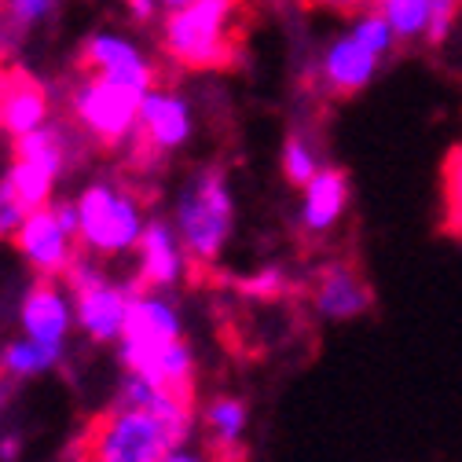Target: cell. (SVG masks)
<instances>
[{"instance_id": "2e32d148", "label": "cell", "mask_w": 462, "mask_h": 462, "mask_svg": "<svg viewBox=\"0 0 462 462\" xmlns=\"http://www.w3.org/2000/svg\"><path fill=\"white\" fill-rule=\"evenodd\" d=\"M349 213V177L337 165H323L316 177L301 188V231L312 239H323L341 224V217Z\"/></svg>"}, {"instance_id": "30bf717a", "label": "cell", "mask_w": 462, "mask_h": 462, "mask_svg": "<svg viewBox=\"0 0 462 462\" xmlns=\"http://www.w3.org/2000/svg\"><path fill=\"white\" fill-rule=\"evenodd\" d=\"M81 70L143 88V92L158 85V67L143 51V44H136L129 33H118V30H96L81 41Z\"/></svg>"}, {"instance_id": "5bb4252c", "label": "cell", "mask_w": 462, "mask_h": 462, "mask_svg": "<svg viewBox=\"0 0 462 462\" xmlns=\"http://www.w3.org/2000/svg\"><path fill=\"white\" fill-rule=\"evenodd\" d=\"M136 257H140L136 279L140 286H151V291H172V286H180V279L191 268V257L177 236V227L165 217H147Z\"/></svg>"}, {"instance_id": "d4e9b609", "label": "cell", "mask_w": 462, "mask_h": 462, "mask_svg": "<svg viewBox=\"0 0 462 462\" xmlns=\"http://www.w3.org/2000/svg\"><path fill=\"white\" fill-rule=\"evenodd\" d=\"M286 291H291V272H286L282 264H264L257 268L246 282H243V294L257 298V301H275L282 298Z\"/></svg>"}, {"instance_id": "ba28073f", "label": "cell", "mask_w": 462, "mask_h": 462, "mask_svg": "<svg viewBox=\"0 0 462 462\" xmlns=\"http://www.w3.org/2000/svg\"><path fill=\"white\" fill-rule=\"evenodd\" d=\"M15 250L37 275L63 279L67 268L78 261V202H48L41 209H30L23 227L15 231Z\"/></svg>"}, {"instance_id": "f1b7e54d", "label": "cell", "mask_w": 462, "mask_h": 462, "mask_svg": "<svg viewBox=\"0 0 462 462\" xmlns=\"http://www.w3.org/2000/svg\"><path fill=\"white\" fill-rule=\"evenodd\" d=\"M122 5H125L129 19H133L136 26H151V23L158 19V12H162L158 0H122Z\"/></svg>"}, {"instance_id": "e575fe53", "label": "cell", "mask_w": 462, "mask_h": 462, "mask_svg": "<svg viewBox=\"0 0 462 462\" xmlns=\"http://www.w3.org/2000/svg\"><path fill=\"white\" fill-rule=\"evenodd\" d=\"M0 78H5V67H0Z\"/></svg>"}, {"instance_id": "7a4b0ae2", "label": "cell", "mask_w": 462, "mask_h": 462, "mask_svg": "<svg viewBox=\"0 0 462 462\" xmlns=\"http://www.w3.org/2000/svg\"><path fill=\"white\" fill-rule=\"evenodd\" d=\"M195 422V403L151 411L118 400L81 433L78 448L70 451V462H158L169 448L191 437Z\"/></svg>"}, {"instance_id": "9c48e42d", "label": "cell", "mask_w": 462, "mask_h": 462, "mask_svg": "<svg viewBox=\"0 0 462 462\" xmlns=\"http://www.w3.org/2000/svg\"><path fill=\"white\" fill-rule=\"evenodd\" d=\"M195 136V114H191V103L172 92V88H147L143 99H140V125L133 133V140L125 143L129 147V158L133 165L140 169H151L158 165L165 154L188 147Z\"/></svg>"}, {"instance_id": "cb8c5ba5", "label": "cell", "mask_w": 462, "mask_h": 462, "mask_svg": "<svg viewBox=\"0 0 462 462\" xmlns=\"http://www.w3.org/2000/svg\"><path fill=\"white\" fill-rule=\"evenodd\" d=\"M444 224L462 231V143L444 162Z\"/></svg>"}, {"instance_id": "83f0119b", "label": "cell", "mask_w": 462, "mask_h": 462, "mask_svg": "<svg viewBox=\"0 0 462 462\" xmlns=\"http://www.w3.org/2000/svg\"><path fill=\"white\" fill-rule=\"evenodd\" d=\"M301 5L316 12H330V15H356L367 8V0H301Z\"/></svg>"}, {"instance_id": "e0dca14e", "label": "cell", "mask_w": 462, "mask_h": 462, "mask_svg": "<svg viewBox=\"0 0 462 462\" xmlns=\"http://www.w3.org/2000/svg\"><path fill=\"white\" fill-rule=\"evenodd\" d=\"M246 426H250V408L239 396H213L202 408V430H206L209 444L224 455L243 444Z\"/></svg>"}, {"instance_id": "484cf974", "label": "cell", "mask_w": 462, "mask_h": 462, "mask_svg": "<svg viewBox=\"0 0 462 462\" xmlns=\"http://www.w3.org/2000/svg\"><path fill=\"white\" fill-rule=\"evenodd\" d=\"M26 206L23 199L15 195V188L8 184V177H0V243H12L15 239V231L23 227L26 220Z\"/></svg>"}, {"instance_id": "f546056e", "label": "cell", "mask_w": 462, "mask_h": 462, "mask_svg": "<svg viewBox=\"0 0 462 462\" xmlns=\"http://www.w3.org/2000/svg\"><path fill=\"white\" fill-rule=\"evenodd\" d=\"M158 462H209V455L199 451V448H188V440H184V444H177V448H169Z\"/></svg>"}, {"instance_id": "ac0fdd59", "label": "cell", "mask_w": 462, "mask_h": 462, "mask_svg": "<svg viewBox=\"0 0 462 462\" xmlns=\"http://www.w3.org/2000/svg\"><path fill=\"white\" fill-rule=\"evenodd\" d=\"M67 349L60 345H44V341H33V337H15L0 349V378L5 382H23V378H37V374H48L51 367H60Z\"/></svg>"}, {"instance_id": "d6986e66", "label": "cell", "mask_w": 462, "mask_h": 462, "mask_svg": "<svg viewBox=\"0 0 462 462\" xmlns=\"http://www.w3.org/2000/svg\"><path fill=\"white\" fill-rule=\"evenodd\" d=\"M5 177H8V184L15 188V195L23 199L26 209H41V206H48V202L55 199V184H60V177H55V172L41 169L37 162L15 158V154H12L8 169H5Z\"/></svg>"}, {"instance_id": "3957f363", "label": "cell", "mask_w": 462, "mask_h": 462, "mask_svg": "<svg viewBox=\"0 0 462 462\" xmlns=\"http://www.w3.org/2000/svg\"><path fill=\"white\" fill-rule=\"evenodd\" d=\"M172 227L191 264H217L236 231V195L220 165H206L180 184L172 202Z\"/></svg>"}, {"instance_id": "7402d4cb", "label": "cell", "mask_w": 462, "mask_h": 462, "mask_svg": "<svg viewBox=\"0 0 462 462\" xmlns=\"http://www.w3.org/2000/svg\"><path fill=\"white\" fill-rule=\"evenodd\" d=\"M378 12L385 15V23L393 26L400 44L411 41H426V26H430V0H382Z\"/></svg>"}, {"instance_id": "52a82bcc", "label": "cell", "mask_w": 462, "mask_h": 462, "mask_svg": "<svg viewBox=\"0 0 462 462\" xmlns=\"http://www.w3.org/2000/svg\"><path fill=\"white\" fill-rule=\"evenodd\" d=\"M63 282H67V291L74 298L78 330L88 341H96V345H118L125 316H129V301H133L136 291H129V286H122V282H114L106 275L103 261L85 254V250L67 268Z\"/></svg>"}, {"instance_id": "ffe728a7", "label": "cell", "mask_w": 462, "mask_h": 462, "mask_svg": "<svg viewBox=\"0 0 462 462\" xmlns=\"http://www.w3.org/2000/svg\"><path fill=\"white\" fill-rule=\"evenodd\" d=\"M323 165L327 162L319 154V143L309 133L294 129L291 136H286V143H282V177L291 180L294 188H305Z\"/></svg>"}, {"instance_id": "8fae6325", "label": "cell", "mask_w": 462, "mask_h": 462, "mask_svg": "<svg viewBox=\"0 0 462 462\" xmlns=\"http://www.w3.org/2000/svg\"><path fill=\"white\" fill-rule=\"evenodd\" d=\"M19 327L33 341L60 345V349H67L70 330L78 327V319H74V298L67 291V282L55 279V275H37V282L30 286L23 305H19Z\"/></svg>"}, {"instance_id": "4fadbf2b", "label": "cell", "mask_w": 462, "mask_h": 462, "mask_svg": "<svg viewBox=\"0 0 462 462\" xmlns=\"http://www.w3.org/2000/svg\"><path fill=\"white\" fill-rule=\"evenodd\" d=\"M374 294L349 261H330L312 279V312L323 323H349L371 312Z\"/></svg>"}, {"instance_id": "d6a6232c", "label": "cell", "mask_w": 462, "mask_h": 462, "mask_svg": "<svg viewBox=\"0 0 462 462\" xmlns=\"http://www.w3.org/2000/svg\"><path fill=\"white\" fill-rule=\"evenodd\" d=\"M0 415H5V382H0Z\"/></svg>"}, {"instance_id": "8992f818", "label": "cell", "mask_w": 462, "mask_h": 462, "mask_svg": "<svg viewBox=\"0 0 462 462\" xmlns=\"http://www.w3.org/2000/svg\"><path fill=\"white\" fill-rule=\"evenodd\" d=\"M140 99H143V88L110 81L99 74H85L74 81L67 96V110H70V122L92 143L122 151L140 125Z\"/></svg>"}, {"instance_id": "4dcf8cb0", "label": "cell", "mask_w": 462, "mask_h": 462, "mask_svg": "<svg viewBox=\"0 0 462 462\" xmlns=\"http://www.w3.org/2000/svg\"><path fill=\"white\" fill-rule=\"evenodd\" d=\"M23 455V437L8 433V437H0V462H19Z\"/></svg>"}, {"instance_id": "9a60e30c", "label": "cell", "mask_w": 462, "mask_h": 462, "mask_svg": "<svg viewBox=\"0 0 462 462\" xmlns=\"http://www.w3.org/2000/svg\"><path fill=\"white\" fill-rule=\"evenodd\" d=\"M51 122V92L19 70H5L0 78V133L5 136H26Z\"/></svg>"}, {"instance_id": "836d02e7", "label": "cell", "mask_w": 462, "mask_h": 462, "mask_svg": "<svg viewBox=\"0 0 462 462\" xmlns=\"http://www.w3.org/2000/svg\"><path fill=\"white\" fill-rule=\"evenodd\" d=\"M382 5V0H367V8H378Z\"/></svg>"}, {"instance_id": "44dd1931", "label": "cell", "mask_w": 462, "mask_h": 462, "mask_svg": "<svg viewBox=\"0 0 462 462\" xmlns=\"http://www.w3.org/2000/svg\"><path fill=\"white\" fill-rule=\"evenodd\" d=\"M60 12H63V0H0V23H8L23 41L33 30L55 23Z\"/></svg>"}, {"instance_id": "5b68a950", "label": "cell", "mask_w": 462, "mask_h": 462, "mask_svg": "<svg viewBox=\"0 0 462 462\" xmlns=\"http://www.w3.org/2000/svg\"><path fill=\"white\" fill-rule=\"evenodd\" d=\"M78 243L92 257H129L147 227V209L122 180H92L78 199Z\"/></svg>"}, {"instance_id": "277c9868", "label": "cell", "mask_w": 462, "mask_h": 462, "mask_svg": "<svg viewBox=\"0 0 462 462\" xmlns=\"http://www.w3.org/2000/svg\"><path fill=\"white\" fill-rule=\"evenodd\" d=\"M243 0H191L165 12L162 51L180 70H224L236 60V15Z\"/></svg>"}, {"instance_id": "4316f807", "label": "cell", "mask_w": 462, "mask_h": 462, "mask_svg": "<svg viewBox=\"0 0 462 462\" xmlns=\"http://www.w3.org/2000/svg\"><path fill=\"white\" fill-rule=\"evenodd\" d=\"M462 0H430V26H426V44H444L458 23Z\"/></svg>"}, {"instance_id": "603a6c76", "label": "cell", "mask_w": 462, "mask_h": 462, "mask_svg": "<svg viewBox=\"0 0 462 462\" xmlns=\"http://www.w3.org/2000/svg\"><path fill=\"white\" fill-rule=\"evenodd\" d=\"M349 33H353L356 41H364L374 55H382V60H389L393 48L400 44V41H396V33H393V26L385 23V15H382L378 8H364V12H356V15H353Z\"/></svg>"}, {"instance_id": "1f68e13d", "label": "cell", "mask_w": 462, "mask_h": 462, "mask_svg": "<svg viewBox=\"0 0 462 462\" xmlns=\"http://www.w3.org/2000/svg\"><path fill=\"white\" fill-rule=\"evenodd\" d=\"M158 5H162V12H177V8L191 5V0H158Z\"/></svg>"}, {"instance_id": "7c38bea8", "label": "cell", "mask_w": 462, "mask_h": 462, "mask_svg": "<svg viewBox=\"0 0 462 462\" xmlns=\"http://www.w3.org/2000/svg\"><path fill=\"white\" fill-rule=\"evenodd\" d=\"M382 55H374L364 41H356L353 33H337L327 48H323V60L316 67V85L323 92H330L334 99H349L356 92H364L378 70H382Z\"/></svg>"}, {"instance_id": "6da1fadb", "label": "cell", "mask_w": 462, "mask_h": 462, "mask_svg": "<svg viewBox=\"0 0 462 462\" xmlns=\"http://www.w3.org/2000/svg\"><path fill=\"white\" fill-rule=\"evenodd\" d=\"M118 356L129 374H140L172 393L195 396V353L184 341V316L169 291L143 286L133 294L118 337Z\"/></svg>"}]
</instances>
